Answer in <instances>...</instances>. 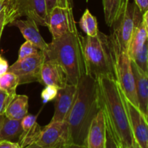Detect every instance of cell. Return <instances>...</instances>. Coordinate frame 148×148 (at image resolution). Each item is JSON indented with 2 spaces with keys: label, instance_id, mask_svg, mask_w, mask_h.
<instances>
[{
  "label": "cell",
  "instance_id": "cell-1",
  "mask_svg": "<svg viewBox=\"0 0 148 148\" xmlns=\"http://www.w3.org/2000/svg\"><path fill=\"white\" fill-rule=\"evenodd\" d=\"M95 80L98 107L103 113L106 124L121 148H132L134 139L116 80L111 77H101Z\"/></svg>",
  "mask_w": 148,
  "mask_h": 148
},
{
  "label": "cell",
  "instance_id": "cell-2",
  "mask_svg": "<svg viewBox=\"0 0 148 148\" xmlns=\"http://www.w3.org/2000/svg\"><path fill=\"white\" fill-rule=\"evenodd\" d=\"M99 110L96 80L84 74L77 85V95L66 121L69 144L85 146L88 129Z\"/></svg>",
  "mask_w": 148,
  "mask_h": 148
},
{
  "label": "cell",
  "instance_id": "cell-3",
  "mask_svg": "<svg viewBox=\"0 0 148 148\" xmlns=\"http://www.w3.org/2000/svg\"><path fill=\"white\" fill-rule=\"evenodd\" d=\"M77 33L69 32L66 34L53 38L44 51L45 60L59 64L66 73L67 83L77 85L85 74L83 59Z\"/></svg>",
  "mask_w": 148,
  "mask_h": 148
},
{
  "label": "cell",
  "instance_id": "cell-4",
  "mask_svg": "<svg viewBox=\"0 0 148 148\" xmlns=\"http://www.w3.org/2000/svg\"><path fill=\"white\" fill-rule=\"evenodd\" d=\"M85 74L95 79L101 77L115 78L114 57L109 36L98 31L95 36L78 34Z\"/></svg>",
  "mask_w": 148,
  "mask_h": 148
},
{
  "label": "cell",
  "instance_id": "cell-5",
  "mask_svg": "<svg viewBox=\"0 0 148 148\" xmlns=\"http://www.w3.org/2000/svg\"><path fill=\"white\" fill-rule=\"evenodd\" d=\"M143 17V13L141 12L134 1L129 0L125 10L111 27L113 31L109 36L113 43L120 50L128 52L132 36Z\"/></svg>",
  "mask_w": 148,
  "mask_h": 148
},
{
  "label": "cell",
  "instance_id": "cell-6",
  "mask_svg": "<svg viewBox=\"0 0 148 148\" xmlns=\"http://www.w3.org/2000/svg\"><path fill=\"white\" fill-rule=\"evenodd\" d=\"M5 25L26 16L37 25L49 26L45 0H5Z\"/></svg>",
  "mask_w": 148,
  "mask_h": 148
},
{
  "label": "cell",
  "instance_id": "cell-7",
  "mask_svg": "<svg viewBox=\"0 0 148 148\" xmlns=\"http://www.w3.org/2000/svg\"><path fill=\"white\" fill-rule=\"evenodd\" d=\"M111 43L114 57L116 80L126 98L133 105L138 107L134 73L128 52L120 50L111 40Z\"/></svg>",
  "mask_w": 148,
  "mask_h": 148
},
{
  "label": "cell",
  "instance_id": "cell-8",
  "mask_svg": "<svg viewBox=\"0 0 148 148\" xmlns=\"http://www.w3.org/2000/svg\"><path fill=\"white\" fill-rule=\"evenodd\" d=\"M34 143L45 148H58L69 145V128L66 121H51L40 127Z\"/></svg>",
  "mask_w": 148,
  "mask_h": 148
},
{
  "label": "cell",
  "instance_id": "cell-9",
  "mask_svg": "<svg viewBox=\"0 0 148 148\" xmlns=\"http://www.w3.org/2000/svg\"><path fill=\"white\" fill-rule=\"evenodd\" d=\"M45 61L44 53L39 51L37 53L20 61H16L9 66L8 71L17 75L19 85L38 82L41 66Z\"/></svg>",
  "mask_w": 148,
  "mask_h": 148
},
{
  "label": "cell",
  "instance_id": "cell-10",
  "mask_svg": "<svg viewBox=\"0 0 148 148\" xmlns=\"http://www.w3.org/2000/svg\"><path fill=\"white\" fill-rule=\"evenodd\" d=\"M121 93L134 140L142 148H148L147 119L142 114L138 107L133 105L126 98L121 90Z\"/></svg>",
  "mask_w": 148,
  "mask_h": 148
},
{
  "label": "cell",
  "instance_id": "cell-11",
  "mask_svg": "<svg viewBox=\"0 0 148 148\" xmlns=\"http://www.w3.org/2000/svg\"><path fill=\"white\" fill-rule=\"evenodd\" d=\"M49 31L53 38H57L69 32L77 33L75 17L70 15L67 9L55 7L49 15Z\"/></svg>",
  "mask_w": 148,
  "mask_h": 148
},
{
  "label": "cell",
  "instance_id": "cell-12",
  "mask_svg": "<svg viewBox=\"0 0 148 148\" xmlns=\"http://www.w3.org/2000/svg\"><path fill=\"white\" fill-rule=\"evenodd\" d=\"M77 95V85L67 84L59 89L55 99L54 114L51 121H66Z\"/></svg>",
  "mask_w": 148,
  "mask_h": 148
},
{
  "label": "cell",
  "instance_id": "cell-13",
  "mask_svg": "<svg viewBox=\"0 0 148 148\" xmlns=\"http://www.w3.org/2000/svg\"><path fill=\"white\" fill-rule=\"evenodd\" d=\"M39 82L43 85H52L57 88H63L67 85V78L63 68L58 63L51 60H45L41 66Z\"/></svg>",
  "mask_w": 148,
  "mask_h": 148
},
{
  "label": "cell",
  "instance_id": "cell-14",
  "mask_svg": "<svg viewBox=\"0 0 148 148\" xmlns=\"http://www.w3.org/2000/svg\"><path fill=\"white\" fill-rule=\"evenodd\" d=\"M106 125L104 114L99 108L92 119L88 129L85 147L86 148H105Z\"/></svg>",
  "mask_w": 148,
  "mask_h": 148
},
{
  "label": "cell",
  "instance_id": "cell-15",
  "mask_svg": "<svg viewBox=\"0 0 148 148\" xmlns=\"http://www.w3.org/2000/svg\"><path fill=\"white\" fill-rule=\"evenodd\" d=\"M8 25L17 27L26 40L31 42L42 51H44L47 49L48 43L42 38L37 24L32 19L28 17L26 20L17 19L10 23Z\"/></svg>",
  "mask_w": 148,
  "mask_h": 148
},
{
  "label": "cell",
  "instance_id": "cell-16",
  "mask_svg": "<svg viewBox=\"0 0 148 148\" xmlns=\"http://www.w3.org/2000/svg\"><path fill=\"white\" fill-rule=\"evenodd\" d=\"M131 60V59H130ZM135 83V90L138 101V108L147 119L148 116V75L142 71L131 60Z\"/></svg>",
  "mask_w": 148,
  "mask_h": 148
},
{
  "label": "cell",
  "instance_id": "cell-17",
  "mask_svg": "<svg viewBox=\"0 0 148 148\" xmlns=\"http://www.w3.org/2000/svg\"><path fill=\"white\" fill-rule=\"evenodd\" d=\"M148 36V11L143 14L142 21L138 25L132 36L128 49V55L131 57L138 51L147 41Z\"/></svg>",
  "mask_w": 148,
  "mask_h": 148
},
{
  "label": "cell",
  "instance_id": "cell-18",
  "mask_svg": "<svg viewBox=\"0 0 148 148\" xmlns=\"http://www.w3.org/2000/svg\"><path fill=\"white\" fill-rule=\"evenodd\" d=\"M28 97L25 95H17L13 98L6 109L4 116L9 119L21 121L27 114Z\"/></svg>",
  "mask_w": 148,
  "mask_h": 148
},
{
  "label": "cell",
  "instance_id": "cell-19",
  "mask_svg": "<svg viewBox=\"0 0 148 148\" xmlns=\"http://www.w3.org/2000/svg\"><path fill=\"white\" fill-rule=\"evenodd\" d=\"M129 0H103L104 17L108 27H111L125 10Z\"/></svg>",
  "mask_w": 148,
  "mask_h": 148
},
{
  "label": "cell",
  "instance_id": "cell-20",
  "mask_svg": "<svg viewBox=\"0 0 148 148\" xmlns=\"http://www.w3.org/2000/svg\"><path fill=\"white\" fill-rule=\"evenodd\" d=\"M22 133L23 128L21 121L12 119L5 116L0 132V141L8 140L12 142L13 140H18Z\"/></svg>",
  "mask_w": 148,
  "mask_h": 148
},
{
  "label": "cell",
  "instance_id": "cell-21",
  "mask_svg": "<svg viewBox=\"0 0 148 148\" xmlns=\"http://www.w3.org/2000/svg\"><path fill=\"white\" fill-rule=\"evenodd\" d=\"M79 25L82 31L88 36H95L98 34V26L96 18L91 14L90 10L86 9L79 21Z\"/></svg>",
  "mask_w": 148,
  "mask_h": 148
},
{
  "label": "cell",
  "instance_id": "cell-22",
  "mask_svg": "<svg viewBox=\"0 0 148 148\" xmlns=\"http://www.w3.org/2000/svg\"><path fill=\"white\" fill-rule=\"evenodd\" d=\"M19 85V79L17 75L7 72L0 77V88L5 90L12 95H16V89Z\"/></svg>",
  "mask_w": 148,
  "mask_h": 148
},
{
  "label": "cell",
  "instance_id": "cell-23",
  "mask_svg": "<svg viewBox=\"0 0 148 148\" xmlns=\"http://www.w3.org/2000/svg\"><path fill=\"white\" fill-rule=\"evenodd\" d=\"M132 61L145 73L148 75V43H145L143 47L134 55L130 57Z\"/></svg>",
  "mask_w": 148,
  "mask_h": 148
},
{
  "label": "cell",
  "instance_id": "cell-24",
  "mask_svg": "<svg viewBox=\"0 0 148 148\" xmlns=\"http://www.w3.org/2000/svg\"><path fill=\"white\" fill-rule=\"evenodd\" d=\"M39 51H40V49L37 46L33 44L31 42L26 40L20 46V50H19L18 58H17V61L23 60V59H25V58L28 57V56L36 54Z\"/></svg>",
  "mask_w": 148,
  "mask_h": 148
},
{
  "label": "cell",
  "instance_id": "cell-25",
  "mask_svg": "<svg viewBox=\"0 0 148 148\" xmlns=\"http://www.w3.org/2000/svg\"><path fill=\"white\" fill-rule=\"evenodd\" d=\"M14 96L15 95L10 94L5 90L0 88V115L4 114L7 106Z\"/></svg>",
  "mask_w": 148,
  "mask_h": 148
},
{
  "label": "cell",
  "instance_id": "cell-26",
  "mask_svg": "<svg viewBox=\"0 0 148 148\" xmlns=\"http://www.w3.org/2000/svg\"><path fill=\"white\" fill-rule=\"evenodd\" d=\"M59 88L52 85H46L41 92V98L43 103H47L56 98Z\"/></svg>",
  "mask_w": 148,
  "mask_h": 148
},
{
  "label": "cell",
  "instance_id": "cell-27",
  "mask_svg": "<svg viewBox=\"0 0 148 148\" xmlns=\"http://www.w3.org/2000/svg\"><path fill=\"white\" fill-rule=\"evenodd\" d=\"M105 148H121V145L117 141L116 138L109 127L106 125V146Z\"/></svg>",
  "mask_w": 148,
  "mask_h": 148
},
{
  "label": "cell",
  "instance_id": "cell-28",
  "mask_svg": "<svg viewBox=\"0 0 148 148\" xmlns=\"http://www.w3.org/2000/svg\"><path fill=\"white\" fill-rule=\"evenodd\" d=\"M57 6L62 8L67 9L71 16L74 17L73 1L72 0H57Z\"/></svg>",
  "mask_w": 148,
  "mask_h": 148
},
{
  "label": "cell",
  "instance_id": "cell-29",
  "mask_svg": "<svg viewBox=\"0 0 148 148\" xmlns=\"http://www.w3.org/2000/svg\"><path fill=\"white\" fill-rule=\"evenodd\" d=\"M134 1L142 13L144 14L148 11V0H134Z\"/></svg>",
  "mask_w": 148,
  "mask_h": 148
},
{
  "label": "cell",
  "instance_id": "cell-30",
  "mask_svg": "<svg viewBox=\"0 0 148 148\" xmlns=\"http://www.w3.org/2000/svg\"><path fill=\"white\" fill-rule=\"evenodd\" d=\"M0 148H21L20 145L17 143L8 141V140H2L0 141Z\"/></svg>",
  "mask_w": 148,
  "mask_h": 148
},
{
  "label": "cell",
  "instance_id": "cell-31",
  "mask_svg": "<svg viewBox=\"0 0 148 148\" xmlns=\"http://www.w3.org/2000/svg\"><path fill=\"white\" fill-rule=\"evenodd\" d=\"M8 68L9 65L7 61L0 56V77L2 76L8 71Z\"/></svg>",
  "mask_w": 148,
  "mask_h": 148
},
{
  "label": "cell",
  "instance_id": "cell-32",
  "mask_svg": "<svg viewBox=\"0 0 148 148\" xmlns=\"http://www.w3.org/2000/svg\"><path fill=\"white\" fill-rule=\"evenodd\" d=\"M45 1H46V11L49 16L51 10L57 6V0H45Z\"/></svg>",
  "mask_w": 148,
  "mask_h": 148
},
{
  "label": "cell",
  "instance_id": "cell-33",
  "mask_svg": "<svg viewBox=\"0 0 148 148\" xmlns=\"http://www.w3.org/2000/svg\"><path fill=\"white\" fill-rule=\"evenodd\" d=\"M5 7L0 12V39H1L4 27L5 26Z\"/></svg>",
  "mask_w": 148,
  "mask_h": 148
},
{
  "label": "cell",
  "instance_id": "cell-34",
  "mask_svg": "<svg viewBox=\"0 0 148 148\" xmlns=\"http://www.w3.org/2000/svg\"><path fill=\"white\" fill-rule=\"evenodd\" d=\"M21 148H45V147H41V146L38 145H37L36 143H32V144H30L28 145L25 146V147H23Z\"/></svg>",
  "mask_w": 148,
  "mask_h": 148
},
{
  "label": "cell",
  "instance_id": "cell-35",
  "mask_svg": "<svg viewBox=\"0 0 148 148\" xmlns=\"http://www.w3.org/2000/svg\"><path fill=\"white\" fill-rule=\"evenodd\" d=\"M64 148H86V147H85V146L69 144V145H67L65 146Z\"/></svg>",
  "mask_w": 148,
  "mask_h": 148
},
{
  "label": "cell",
  "instance_id": "cell-36",
  "mask_svg": "<svg viewBox=\"0 0 148 148\" xmlns=\"http://www.w3.org/2000/svg\"><path fill=\"white\" fill-rule=\"evenodd\" d=\"M4 118H5V116H4V114H3V115H0V132H1V126H2L3 121H4Z\"/></svg>",
  "mask_w": 148,
  "mask_h": 148
},
{
  "label": "cell",
  "instance_id": "cell-37",
  "mask_svg": "<svg viewBox=\"0 0 148 148\" xmlns=\"http://www.w3.org/2000/svg\"><path fill=\"white\" fill-rule=\"evenodd\" d=\"M132 148H142V147L139 145V144L135 141V140H134V143H133V145H132Z\"/></svg>",
  "mask_w": 148,
  "mask_h": 148
},
{
  "label": "cell",
  "instance_id": "cell-38",
  "mask_svg": "<svg viewBox=\"0 0 148 148\" xmlns=\"http://www.w3.org/2000/svg\"><path fill=\"white\" fill-rule=\"evenodd\" d=\"M5 7V4H4V1H0V12L3 10V9Z\"/></svg>",
  "mask_w": 148,
  "mask_h": 148
},
{
  "label": "cell",
  "instance_id": "cell-39",
  "mask_svg": "<svg viewBox=\"0 0 148 148\" xmlns=\"http://www.w3.org/2000/svg\"><path fill=\"white\" fill-rule=\"evenodd\" d=\"M0 1H5V0H0Z\"/></svg>",
  "mask_w": 148,
  "mask_h": 148
},
{
  "label": "cell",
  "instance_id": "cell-40",
  "mask_svg": "<svg viewBox=\"0 0 148 148\" xmlns=\"http://www.w3.org/2000/svg\"><path fill=\"white\" fill-rule=\"evenodd\" d=\"M58 148H64V147H58Z\"/></svg>",
  "mask_w": 148,
  "mask_h": 148
},
{
  "label": "cell",
  "instance_id": "cell-41",
  "mask_svg": "<svg viewBox=\"0 0 148 148\" xmlns=\"http://www.w3.org/2000/svg\"><path fill=\"white\" fill-rule=\"evenodd\" d=\"M88 1H89V0H86V1H87V2H88Z\"/></svg>",
  "mask_w": 148,
  "mask_h": 148
}]
</instances>
